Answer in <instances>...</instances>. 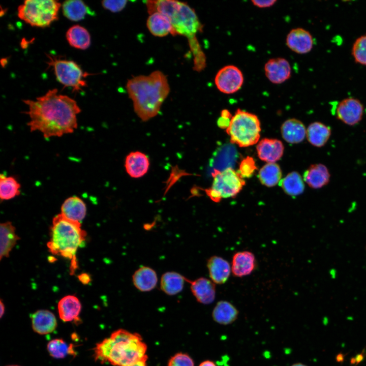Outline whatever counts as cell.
Here are the masks:
<instances>
[{"mask_svg":"<svg viewBox=\"0 0 366 366\" xmlns=\"http://www.w3.org/2000/svg\"><path fill=\"white\" fill-rule=\"evenodd\" d=\"M27 106L30 120L27 123L31 132H41L45 138L61 137L71 134L77 128V115L81 109L76 101L66 95L58 94V89H49L35 100H24Z\"/></svg>","mask_w":366,"mask_h":366,"instance_id":"cell-1","label":"cell"},{"mask_svg":"<svg viewBox=\"0 0 366 366\" xmlns=\"http://www.w3.org/2000/svg\"><path fill=\"white\" fill-rule=\"evenodd\" d=\"M126 89L135 112L143 121L156 116L168 96L170 87L166 76L160 71L129 79Z\"/></svg>","mask_w":366,"mask_h":366,"instance_id":"cell-2","label":"cell"},{"mask_svg":"<svg viewBox=\"0 0 366 366\" xmlns=\"http://www.w3.org/2000/svg\"><path fill=\"white\" fill-rule=\"evenodd\" d=\"M146 5L149 15L159 12L167 16L177 35L186 37L194 56V64L201 65L206 62L205 56L196 38L203 26L195 11L188 4L177 1H146Z\"/></svg>","mask_w":366,"mask_h":366,"instance_id":"cell-3","label":"cell"},{"mask_svg":"<svg viewBox=\"0 0 366 366\" xmlns=\"http://www.w3.org/2000/svg\"><path fill=\"white\" fill-rule=\"evenodd\" d=\"M147 346L137 333L117 329L96 345L94 356L102 363L114 366H128L146 356Z\"/></svg>","mask_w":366,"mask_h":366,"instance_id":"cell-4","label":"cell"},{"mask_svg":"<svg viewBox=\"0 0 366 366\" xmlns=\"http://www.w3.org/2000/svg\"><path fill=\"white\" fill-rule=\"evenodd\" d=\"M86 232L80 222L70 220L62 214L53 218L50 231V239L47 246L50 252L71 260L70 274L78 268L76 253L85 240Z\"/></svg>","mask_w":366,"mask_h":366,"instance_id":"cell-5","label":"cell"},{"mask_svg":"<svg viewBox=\"0 0 366 366\" xmlns=\"http://www.w3.org/2000/svg\"><path fill=\"white\" fill-rule=\"evenodd\" d=\"M260 123L258 117L240 109H237L226 129L230 142L240 147L256 144L260 138Z\"/></svg>","mask_w":366,"mask_h":366,"instance_id":"cell-6","label":"cell"},{"mask_svg":"<svg viewBox=\"0 0 366 366\" xmlns=\"http://www.w3.org/2000/svg\"><path fill=\"white\" fill-rule=\"evenodd\" d=\"M61 4L54 0H27L18 7L17 15L32 26H49L58 19Z\"/></svg>","mask_w":366,"mask_h":366,"instance_id":"cell-7","label":"cell"},{"mask_svg":"<svg viewBox=\"0 0 366 366\" xmlns=\"http://www.w3.org/2000/svg\"><path fill=\"white\" fill-rule=\"evenodd\" d=\"M212 176V185L205 192L215 202H219L223 198L235 197L246 184L238 171L232 168L221 171L215 169Z\"/></svg>","mask_w":366,"mask_h":366,"instance_id":"cell-8","label":"cell"},{"mask_svg":"<svg viewBox=\"0 0 366 366\" xmlns=\"http://www.w3.org/2000/svg\"><path fill=\"white\" fill-rule=\"evenodd\" d=\"M47 64L52 67L57 80L65 87H70L78 92L87 86L84 78L90 74L84 72L75 62L48 55Z\"/></svg>","mask_w":366,"mask_h":366,"instance_id":"cell-9","label":"cell"},{"mask_svg":"<svg viewBox=\"0 0 366 366\" xmlns=\"http://www.w3.org/2000/svg\"><path fill=\"white\" fill-rule=\"evenodd\" d=\"M244 82L241 71L236 66L230 65L221 68L215 77L218 89L225 94H232L238 91Z\"/></svg>","mask_w":366,"mask_h":366,"instance_id":"cell-10","label":"cell"},{"mask_svg":"<svg viewBox=\"0 0 366 366\" xmlns=\"http://www.w3.org/2000/svg\"><path fill=\"white\" fill-rule=\"evenodd\" d=\"M364 106L358 99L348 97L340 101L335 110L337 118L348 126L358 124L362 119Z\"/></svg>","mask_w":366,"mask_h":366,"instance_id":"cell-11","label":"cell"},{"mask_svg":"<svg viewBox=\"0 0 366 366\" xmlns=\"http://www.w3.org/2000/svg\"><path fill=\"white\" fill-rule=\"evenodd\" d=\"M264 70L267 78L274 84H281L285 82L291 75L290 64L283 57L269 59L265 64Z\"/></svg>","mask_w":366,"mask_h":366,"instance_id":"cell-12","label":"cell"},{"mask_svg":"<svg viewBox=\"0 0 366 366\" xmlns=\"http://www.w3.org/2000/svg\"><path fill=\"white\" fill-rule=\"evenodd\" d=\"M286 44L292 51L298 54H306L312 49L314 39L308 30L297 27L289 32L286 37Z\"/></svg>","mask_w":366,"mask_h":366,"instance_id":"cell-13","label":"cell"},{"mask_svg":"<svg viewBox=\"0 0 366 366\" xmlns=\"http://www.w3.org/2000/svg\"><path fill=\"white\" fill-rule=\"evenodd\" d=\"M186 281L190 284L191 292L197 301L204 304L214 302L216 297V287L211 280L203 277L194 280L186 278Z\"/></svg>","mask_w":366,"mask_h":366,"instance_id":"cell-14","label":"cell"},{"mask_svg":"<svg viewBox=\"0 0 366 366\" xmlns=\"http://www.w3.org/2000/svg\"><path fill=\"white\" fill-rule=\"evenodd\" d=\"M303 180L311 188L321 189L330 181V174L327 167L321 163L310 165L303 173Z\"/></svg>","mask_w":366,"mask_h":366,"instance_id":"cell-15","label":"cell"},{"mask_svg":"<svg viewBox=\"0 0 366 366\" xmlns=\"http://www.w3.org/2000/svg\"><path fill=\"white\" fill-rule=\"evenodd\" d=\"M260 159L267 163H274L281 159L284 152L282 142L276 139L264 138L256 147Z\"/></svg>","mask_w":366,"mask_h":366,"instance_id":"cell-16","label":"cell"},{"mask_svg":"<svg viewBox=\"0 0 366 366\" xmlns=\"http://www.w3.org/2000/svg\"><path fill=\"white\" fill-rule=\"evenodd\" d=\"M125 167L127 173L132 178H139L148 171L149 161L147 156L140 151H133L126 157Z\"/></svg>","mask_w":366,"mask_h":366,"instance_id":"cell-17","label":"cell"},{"mask_svg":"<svg viewBox=\"0 0 366 366\" xmlns=\"http://www.w3.org/2000/svg\"><path fill=\"white\" fill-rule=\"evenodd\" d=\"M146 26L150 33L156 37H163L170 34L177 35L170 18L166 15L155 12L149 15Z\"/></svg>","mask_w":366,"mask_h":366,"instance_id":"cell-18","label":"cell"},{"mask_svg":"<svg viewBox=\"0 0 366 366\" xmlns=\"http://www.w3.org/2000/svg\"><path fill=\"white\" fill-rule=\"evenodd\" d=\"M207 267L210 278L215 284H224L230 276V264L227 261L221 257H210L207 260Z\"/></svg>","mask_w":366,"mask_h":366,"instance_id":"cell-19","label":"cell"},{"mask_svg":"<svg viewBox=\"0 0 366 366\" xmlns=\"http://www.w3.org/2000/svg\"><path fill=\"white\" fill-rule=\"evenodd\" d=\"M254 255L249 251L238 252L232 258L231 270L237 277H242L250 274L256 267Z\"/></svg>","mask_w":366,"mask_h":366,"instance_id":"cell-20","label":"cell"},{"mask_svg":"<svg viewBox=\"0 0 366 366\" xmlns=\"http://www.w3.org/2000/svg\"><path fill=\"white\" fill-rule=\"evenodd\" d=\"M33 330L40 334L51 333L57 326V321L54 315L46 310H38L31 317Z\"/></svg>","mask_w":366,"mask_h":366,"instance_id":"cell-21","label":"cell"},{"mask_svg":"<svg viewBox=\"0 0 366 366\" xmlns=\"http://www.w3.org/2000/svg\"><path fill=\"white\" fill-rule=\"evenodd\" d=\"M132 282L134 286L139 291L148 292L156 287L158 277L152 268L143 266L134 272L132 276Z\"/></svg>","mask_w":366,"mask_h":366,"instance_id":"cell-22","label":"cell"},{"mask_svg":"<svg viewBox=\"0 0 366 366\" xmlns=\"http://www.w3.org/2000/svg\"><path fill=\"white\" fill-rule=\"evenodd\" d=\"M306 129L303 124L298 119L291 118L286 120L282 125L281 132L284 139L290 143L302 142L306 136Z\"/></svg>","mask_w":366,"mask_h":366,"instance_id":"cell-23","label":"cell"},{"mask_svg":"<svg viewBox=\"0 0 366 366\" xmlns=\"http://www.w3.org/2000/svg\"><path fill=\"white\" fill-rule=\"evenodd\" d=\"M331 135L330 127L320 122L310 124L306 130V137L309 142L317 147L324 146Z\"/></svg>","mask_w":366,"mask_h":366,"instance_id":"cell-24","label":"cell"},{"mask_svg":"<svg viewBox=\"0 0 366 366\" xmlns=\"http://www.w3.org/2000/svg\"><path fill=\"white\" fill-rule=\"evenodd\" d=\"M86 205L79 197L73 196L67 198L61 206V214L67 219L80 223L85 216Z\"/></svg>","mask_w":366,"mask_h":366,"instance_id":"cell-25","label":"cell"},{"mask_svg":"<svg viewBox=\"0 0 366 366\" xmlns=\"http://www.w3.org/2000/svg\"><path fill=\"white\" fill-rule=\"evenodd\" d=\"M81 310L78 298L74 295H67L62 298L58 303L60 318L64 322L77 320Z\"/></svg>","mask_w":366,"mask_h":366,"instance_id":"cell-26","label":"cell"},{"mask_svg":"<svg viewBox=\"0 0 366 366\" xmlns=\"http://www.w3.org/2000/svg\"><path fill=\"white\" fill-rule=\"evenodd\" d=\"M238 314L237 309L230 302L221 300L214 307L212 317L217 323L227 325L233 323L237 319Z\"/></svg>","mask_w":366,"mask_h":366,"instance_id":"cell-27","label":"cell"},{"mask_svg":"<svg viewBox=\"0 0 366 366\" xmlns=\"http://www.w3.org/2000/svg\"><path fill=\"white\" fill-rule=\"evenodd\" d=\"M0 258L8 257L9 253L20 239L15 233V228L10 222L1 223L0 226Z\"/></svg>","mask_w":366,"mask_h":366,"instance_id":"cell-28","label":"cell"},{"mask_svg":"<svg viewBox=\"0 0 366 366\" xmlns=\"http://www.w3.org/2000/svg\"><path fill=\"white\" fill-rule=\"evenodd\" d=\"M186 278L175 271L163 273L160 280L161 290L169 295H174L183 289Z\"/></svg>","mask_w":366,"mask_h":366,"instance_id":"cell-29","label":"cell"},{"mask_svg":"<svg viewBox=\"0 0 366 366\" xmlns=\"http://www.w3.org/2000/svg\"><path fill=\"white\" fill-rule=\"evenodd\" d=\"M66 36L69 44L75 48L84 50L88 48L90 45L89 32L79 25H75L70 27Z\"/></svg>","mask_w":366,"mask_h":366,"instance_id":"cell-30","label":"cell"},{"mask_svg":"<svg viewBox=\"0 0 366 366\" xmlns=\"http://www.w3.org/2000/svg\"><path fill=\"white\" fill-rule=\"evenodd\" d=\"M279 183L284 191L290 196L300 195L304 190L302 178L299 173L296 171L288 174Z\"/></svg>","mask_w":366,"mask_h":366,"instance_id":"cell-31","label":"cell"},{"mask_svg":"<svg viewBox=\"0 0 366 366\" xmlns=\"http://www.w3.org/2000/svg\"><path fill=\"white\" fill-rule=\"evenodd\" d=\"M62 9L64 16L74 21L82 20L89 12L88 7L84 3L79 0L66 1L63 4Z\"/></svg>","mask_w":366,"mask_h":366,"instance_id":"cell-32","label":"cell"},{"mask_svg":"<svg viewBox=\"0 0 366 366\" xmlns=\"http://www.w3.org/2000/svg\"><path fill=\"white\" fill-rule=\"evenodd\" d=\"M258 177L262 185L272 187L281 181L282 171L277 164L267 163L260 169Z\"/></svg>","mask_w":366,"mask_h":366,"instance_id":"cell-33","label":"cell"},{"mask_svg":"<svg viewBox=\"0 0 366 366\" xmlns=\"http://www.w3.org/2000/svg\"><path fill=\"white\" fill-rule=\"evenodd\" d=\"M20 188L21 185L14 177L1 174L0 198L2 201L10 200L19 196Z\"/></svg>","mask_w":366,"mask_h":366,"instance_id":"cell-34","label":"cell"},{"mask_svg":"<svg viewBox=\"0 0 366 366\" xmlns=\"http://www.w3.org/2000/svg\"><path fill=\"white\" fill-rule=\"evenodd\" d=\"M47 350L49 354L55 358H63L68 354H75L74 345H68L66 342L60 339H56L50 341L47 345Z\"/></svg>","mask_w":366,"mask_h":366,"instance_id":"cell-35","label":"cell"},{"mask_svg":"<svg viewBox=\"0 0 366 366\" xmlns=\"http://www.w3.org/2000/svg\"><path fill=\"white\" fill-rule=\"evenodd\" d=\"M351 54L356 63L366 66V34L355 40L352 47Z\"/></svg>","mask_w":366,"mask_h":366,"instance_id":"cell-36","label":"cell"},{"mask_svg":"<svg viewBox=\"0 0 366 366\" xmlns=\"http://www.w3.org/2000/svg\"><path fill=\"white\" fill-rule=\"evenodd\" d=\"M257 169L254 159L247 156L240 162L238 172L242 178H250Z\"/></svg>","mask_w":366,"mask_h":366,"instance_id":"cell-37","label":"cell"},{"mask_svg":"<svg viewBox=\"0 0 366 366\" xmlns=\"http://www.w3.org/2000/svg\"><path fill=\"white\" fill-rule=\"evenodd\" d=\"M168 366H194L192 358L188 354L178 353L171 357Z\"/></svg>","mask_w":366,"mask_h":366,"instance_id":"cell-38","label":"cell"},{"mask_svg":"<svg viewBox=\"0 0 366 366\" xmlns=\"http://www.w3.org/2000/svg\"><path fill=\"white\" fill-rule=\"evenodd\" d=\"M127 1H103L102 5L105 9L112 12H118L126 7Z\"/></svg>","mask_w":366,"mask_h":366,"instance_id":"cell-39","label":"cell"},{"mask_svg":"<svg viewBox=\"0 0 366 366\" xmlns=\"http://www.w3.org/2000/svg\"><path fill=\"white\" fill-rule=\"evenodd\" d=\"M253 5L260 8H269L272 6L276 2V0L270 1H257L253 0L251 1Z\"/></svg>","mask_w":366,"mask_h":366,"instance_id":"cell-40","label":"cell"},{"mask_svg":"<svg viewBox=\"0 0 366 366\" xmlns=\"http://www.w3.org/2000/svg\"><path fill=\"white\" fill-rule=\"evenodd\" d=\"M231 118L221 116L218 120L217 124L222 129H227L230 123Z\"/></svg>","mask_w":366,"mask_h":366,"instance_id":"cell-41","label":"cell"},{"mask_svg":"<svg viewBox=\"0 0 366 366\" xmlns=\"http://www.w3.org/2000/svg\"><path fill=\"white\" fill-rule=\"evenodd\" d=\"M78 279L83 284H87L90 281L89 275L86 273L80 274L78 276Z\"/></svg>","mask_w":366,"mask_h":366,"instance_id":"cell-42","label":"cell"},{"mask_svg":"<svg viewBox=\"0 0 366 366\" xmlns=\"http://www.w3.org/2000/svg\"><path fill=\"white\" fill-rule=\"evenodd\" d=\"M147 359V356H146L142 359L134 362L133 363L128 366H147L146 361Z\"/></svg>","mask_w":366,"mask_h":366,"instance_id":"cell-43","label":"cell"},{"mask_svg":"<svg viewBox=\"0 0 366 366\" xmlns=\"http://www.w3.org/2000/svg\"><path fill=\"white\" fill-rule=\"evenodd\" d=\"M199 366H219V364L217 365L213 361L206 360L202 362Z\"/></svg>","mask_w":366,"mask_h":366,"instance_id":"cell-44","label":"cell"},{"mask_svg":"<svg viewBox=\"0 0 366 366\" xmlns=\"http://www.w3.org/2000/svg\"><path fill=\"white\" fill-rule=\"evenodd\" d=\"M0 317L2 318L5 312V307L2 300L0 301Z\"/></svg>","mask_w":366,"mask_h":366,"instance_id":"cell-45","label":"cell"},{"mask_svg":"<svg viewBox=\"0 0 366 366\" xmlns=\"http://www.w3.org/2000/svg\"><path fill=\"white\" fill-rule=\"evenodd\" d=\"M291 366H307V365L303 363H300V362H297V363H295L292 364Z\"/></svg>","mask_w":366,"mask_h":366,"instance_id":"cell-46","label":"cell"},{"mask_svg":"<svg viewBox=\"0 0 366 366\" xmlns=\"http://www.w3.org/2000/svg\"><path fill=\"white\" fill-rule=\"evenodd\" d=\"M9 366H18V365H9Z\"/></svg>","mask_w":366,"mask_h":366,"instance_id":"cell-47","label":"cell"},{"mask_svg":"<svg viewBox=\"0 0 366 366\" xmlns=\"http://www.w3.org/2000/svg\"><path fill=\"white\" fill-rule=\"evenodd\" d=\"M219 366H222V365H220L219 364Z\"/></svg>","mask_w":366,"mask_h":366,"instance_id":"cell-48","label":"cell"},{"mask_svg":"<svg viewBox=\"0 0 366 366\" xmlns=\"http://www.w3.org/2000/svg\"><path fill=\"white\" fill-rule=\"evenodd\" d=\"M365 249H366V247H365Z\"/></svg>","mask_w":366,"mask_h":366,"instance_id":"cell-49","label":"cell"}]
</instances>
